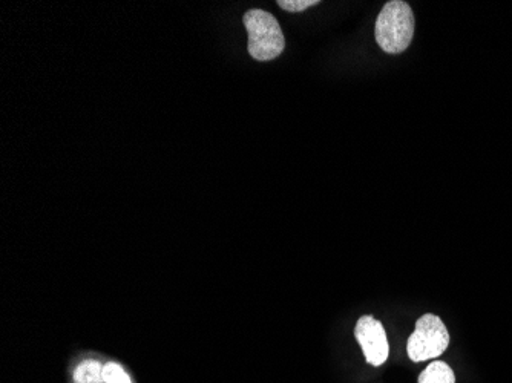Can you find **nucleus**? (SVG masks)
<instances>
[{
	"mask_svg": "<svg viewBox=\"0 0 512 383\" xmlns=\"http://www.w3.org/2000/svg\"><path fill=\"white\" fill-rule=\"evenodd\" d=\"M413 10L404 0L387 2L376 20V42L387 54H401L410 46L414 36Z\"/></svg>",
	"mask_w": 512,
	"mask_h": 383,
	"instance_id": "nucleus-1",
	"label": "nucleus"
},
{
	"mask_svg": "<svg viewBox=\"0 0 512 383\" xmlns=\"http://www.w3.org/2000/svg\"><path fill=\"white\" fill-rule=\"evenodd\" d=\"M243 20L249 34L247 50L253 59L270 62L283 54L286 39L275 16L264 10H249Z\"/></svg>",
	"mask_w": 512,
	"mask_h": 383,
	"instance_id": "nucleus-2",
	"label": "nucleus"
},
{
	"mask_svg": "<svg viewBox=\"0 0 512 383\" xmlns=\"http://www.w3.org/2000/svg\"><path fill=\"white\" fill-rule=\"evenodd\" d=\"M450 345V333L439 316H422L408 339L407 353L413 362L430 361L442 356Z\"/></svg>",
	"mask_w": 512,
	"mask_h": 383,
	"instance_id": "nucleus-3",
	"label": "nucleus"
},
{
	"mask_svg": "<svg viewBox=\"0 0 512 383\" xmlns=\"http://www.w3.org/2000/svg\"><path fill=\"white\" fill-rule=\"evenodd\" d=\"M356 341L364 351L365 359L373 367H381L388 359L387 333L384 325L373 316H362L355 328Z\"/></svg>",
	"mask_w": 512,
	"mask_h": 383,
	"instance_id": "nucleus-4",
	"label": "nucleus"
},
{
	"mask_svg": "<svg viewBox=\"0 0 512 383\" xmlns=\"http://www.w3.org/2000/svg\"><path fill=\"white\" fill-rule=\"evenodd\" d=\"M419 383H456V377L450 365L436 361L422 371Z\"/></svg>",
	"mask_w": 512,
	"mask_h": 383,
	"instance_id": "nucleus-5",
	"label": "nucleus"
},
{
	"mask_svg": "<svg viewBox=\"0 0 512 383\" xmlns=\"http://www.w3.org/2000/svg\"><path fill=\"white\" fill-rule=\"evenodd\" d=\"M74 380H76L77 383L105 382V379H103V367L100 365V362L92 361V359L83 361L82 364L74 370Z\"/></svg>",
	"mask_w": 512,
	"mask_h": 383,
	"instance_id": "nucleus-6",
	"label": "nucleus"
},
{
	"mask_svg": "<svg viewBox=\"0 0 512 383\" xmlns=\"http://www.w3.org/2000/svg\"><path fill=\"white\" fill-rule=\"evenodd\" d=\"M103 379H105L106 383H132L125 370L119 364H114V362L103 367Z\"/></svg>",
	"mask_w": 512,
	"mask_h": 383,
	"instance_id": "nucleus-7",
	"label": "nucleus"
},
{
	"mask_svg": "<svg viewBox=\"0 0 512 383\" xmlns=\"http://www.w3.org/2000/svg\"><path fill=\"white\" fill-rule=\"evenodd\" d=\"M278 5L289 13H301L307 8L319 5V0H278Z\"/></svg>",
	"mask_w": 512,
	"mask_h": 383,
	"instance_id": "nucleus-8",
	"label": "nucleus"
}]
</instances>
